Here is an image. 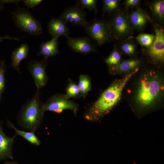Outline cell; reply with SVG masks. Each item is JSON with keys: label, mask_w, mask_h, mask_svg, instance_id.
I'll list each match as a JSON object with an SVG mask.
<instances>
[{"label": "cell", "mask_w": 164, "mask_h": 164, "mask_svg": "<svg viewBox=\"0 0 164 164\" xmlns=\"http://www.w3.org/2000/svg\"><path fill=\"white\" fill-rule=\"evenodd\" d=\"M86 13L83 9L77 5L70 7L61 14L59 18L66 22L73 25L84 26L88 24L86 20Z\"/></svg>", "instance_id": "30bf717a"}, {"label": "cell", "mask_w": 164, "mask_h": 164, "mask_svg": "<svg viewBox=\"0 0 164 164\" xmlns=\"http://www.w3.org/2000/svg\"><path fill=\"white\" fill-rule=\"evenodd\" d=\"M29 47L26 43L21 44L12 52L11 65L19 73H21L19 66L21 61L26 59L29 53Z\"/></svg>", "instance_id": "9a60e30c"}, {"label": "cell", "mask_w": 164, "mask_h": 164, "mask_svg": "<svg viewBox=\"0 0 164 164\" xmlns=\"http://www.w3.org/2000/svg\"><path fill=\"white\" fill-rule=\"evenodd\" d=\"M153 16L160 23L164 20V1L157 0L149 3Z\"/></svg>", "instance_id": "d6986e66"}, {"label": "cell", "mask_w": 164, "mask_h": 164, "mask_svg": "<svg viewBox=\"0 0 164 164\" xmlns=\"http://www.w3.org/2000/svg\"><path fill=\"white\" fill-rule=\"evenodd\" d=\"M138 69L128 73L122 78L113 82L90 108L86 118L90 121H97L109 113L119 101L125 85Z\"/></svg>", "instance_id": "7a4b0ae2"}, {"label": "cell", "mask_w": 164, "mask_h": 164, "mask_svg": "<svg viewBox=\"0 0 164 164\" xmlns=\"http://www.w3.org/2000/svg\"><path fill=\"white\" fill-rule=\"evenodd\" d=\"M4 39H14L19 41V38L17 37H11L8 35H6L4 37L0 36V42H1Z\"/></svg>", "instance_id": "f546056e"}, {"label": "cell", "mask_w": 164, "mask_h": 164, "mask_svg": "<svg viewBox=\"0 0 164 164\" xmlns=\"http://www.w3.org/2000/svg\"><path fill=\"white\" fill-rule=\"evenodd\" d=\"M110 24L112 35L118 40L127 36L132 29L130 22V14L125 11H120L116 14Z\"/></svg>", "instance_id": "52a82bcc"}, {"label": "cell", "mask_w": 164, "mask_h": 164, "mask_svg": "<svg viewBox=\"0 0 164 164\" xmlns=\"http://www.w3.org/2000/svg\"><path fill=\"white\" fill-rule=\"evenodd\" d=\"M2 121H0V162L7 159H12V149L16 134L12 137L7 136L4 132Z\"/></svg>", "instance_id": "7c38bea8"}, {"label": "cell", "mask_w": 164, "mask_h": 164, "mask_svg": "<svg viewBox=\"0 0 164 164\" xmlns=\"http://www.w3.org/2000/svg\"><path fill=\"white\" fill-rule=\"evenodd\" d=\"M120 1L119 0H103L104 12L111 13L117 10L119 7Z\"/></svg>", "instance_id": "603a6c76"}, {"label": "cell", "mask_w": 164, "mask_h": 164, "mask_svg": "<svg viewBox=\"0 0 164 164\" xmlns=\"http://www.w3.org/2000/svg\"><path fill=\"white\" fill-rule=\"evenodd\" d=\"M140 2L139 0H126L124 4L126 8H136L138 7Z\"/></svg>", "instance_id": "f1b7e54d"}, {"label": "cell", "mask_w": 164, "mask_h": 164, "mask_svg": "<svg viewBox=\"0 0 164 164\" xmlns=\"http://www.w3.org/2000/svg\"><path fill=\"white\" fill-rule=\"evenodd\" d=\"M136 45L131 40H127L123 42L120 46V49L124 54L128 56L134 55L136 51Z\"/></svg>", "instance_id": "ffe728a7"}, {"label": "cell", "mask_w": 164, "mask_h": 164, "mask_svg": "<svg viewBox=\"0 0 164 164\" xmlns=\"http://www.w3.org/2000/svg\"><path fill=\"white\" fill-rule=\"evenodd\" d=\"M43 109L44 112L48 111L58 113L65 110H70L76 114L78 106L73 101L64 98L63 96L56 95L51 97L43 104Z\"/></svg>", "instance_id": "ba28073f"}, {"label": "cell", "mask_w": 164, "mask_h": 164, "mask_svg": "<svg viewBox=\"0 0 164 164\" xmlns=\"http://www.w3.org/2000/svg\"><path fill=\"white\" fill-rule=\"evenodd\" d=\"M40 90L22 106L18 116L19 124L25 129L35 132L42 123L44 111L40 99Z\"/></svg>", "instance_id": "3957f363"}, {"label": "cell", "mask_w": 164, "mask_h": 164, "mask_svg": "<svg viewBox=\"0 0 164 164\" xmlns=\"http://www.w3.org/2000/svg\"><path fill=\"white\" fill-rule=\"evenodd\" d=\"M121 56L119 51L115 47L110 55L105 60L109 67L118 65L121 61Z\"/></svg>", "instance_id": "7402d4cb"}, {"label": "cell", "mask_w": 164, "mask_h": 164, "mask_svg": "<svg viewBox=\"0 0 164 164\" xmlns=\"http://www.w3.org/2000/svg\"><path fill=\"white\" fill-rule=\"evenodd\" d=\"M15 11L12 12V19L16 26L22 31L33 36H38L42 32L40 22L27 9L20 7L17 4Z\"/></svg>", "instance_id": "277c9868"}, {"label": "cell", "mask_w": 164, "mask_h": 164, "mask_svg": "<svg viewBox=\"0 0 164 164\" xmlns=\"http://www.w3.org/2000/svg\"><path fill=\"white\" fill-rule=\"evenodd\" d=\"M155 37L154 34L142 33L139 34L135 38L141 46L148 48L152 45Z\"/></svg>", "instance_id": "44dd1931"}, {"label": "cell", "mask_w": 164, "mask_h": 164, "mask_svg": "<svg viewBox=\"0 0 164 164\" xmlns=\"http://www.w3.org/2000/svg\"><path fill=\"white\" fill-rule=\"evenodd\" d=\"M155 37L152 45L144 49L151 62L155 65H161L164 62V30L158 25H153Z\"/></svg>", "instance_id": "5b68a950"}, {"label": "cell", "mask_w": 164, "mask_h": 164, "mask_svg": "<svg viewBox=\"0 0 164 164\" xmlns=\"http://www.w3.org/2000/svg\"><path fill=\"white\" fill-rule=\"evenodd\" d=\"M85 28L89 36L99 45L107 42L112 36L110 23L104 21L94 20Z\"/></svg>", "instance_id": "8992f818"}, {"label": "cell", "mask_w": 164, "mask_h": 164, "mask_svg": "<svg viewBox=\"0 0 164 164\" xmlns=\"http://www.w3.org/2000/svg\"><path fill=\"white\" fill-rule=\"evenodd\" d=\"M3 164H19L16 162H6Z\"/></svg>", "instance_id": "1f68e13d"}, {"label": "cell", "mask_w": 164, "mask_h": 164, "mask_svg": "<svg viewBox=\"0 0 164 164\" xmlns=\"http://www.w3.org/2000/svg\"><path fill=\"white\" fill-rule=\"evenodd\" d=\"M130 19L132 28L140 31L144 29L149 22H151L147 12L140 7L132 11L130 14Z\"/></svg>", "instance_id": "4fadbf2b"}, {"label": "cell", "mask_w": 164, "mask_h": 164, "mask_svg": "<svg viewBox=\"0 0 164 164\" xmlns=\"http://www.w3.org/2000/svg\"><path fill=\"white\" fill-rule=\"evenodd\" d=\"M7 125L9 128L13 129L17 135H18L22 137L31 144L36 146L40 145V141L34 132L30 131L26 132L18 129L13 124L8 120L7 121Z\"/></svg>", "instance_id": "ac0fdd59"}, {"label": "cell", "mask_w": 164, "mask_h": 164, "mask_svg": "<svg viewBox=\"0 0 164 164\" xmlns=\"http://www.w3.org/2000/svg\"><path fill=\"white\" fill-rule=\"evenodd\" d=\"M68 46L74 51L81 54H87L95 52L96 47L87 37L67 38Z\"/></svg>", "instance_id": "8fae6325"}, {"label": "cell", "mask_w": 164, "mask_h": 164, "mask_svg": "<svg viewBox=\"0 0 164 164\" xmlns=\"http://www.w3.org/2000/svg\"><path fill=\"white\" fill-rule=\"evenodd\" d=\"M66 23L59 18L51 19L48 24V31L53 38H58L61 36L69 37L70 30Z\"/></svg>", "instance_id": "5bb4252c"}, {"label": "cell", "mask_w": 164, "mask_h": 164, "mask_svg": "<svg viewBox=\"0 0 164 164\" xmlns=\"http://www.w3.org/2000/svg\"><path fill=\"white\" fill-rule=\"evenodd\" d=\"M140 63L137 59L127 60L121 61L116 66L109 67V69L114 74L128 73L138 68Z\"/></svg>", "instance_id": "e0dca14e"}, {"label": "cell", "mask_w": 164, "mask_h": 164, "mask_svg": "<svg viewBox=\"0 0 164 164\" xmlns=\"http://www.w3.org/2000/svg\"><path fill=\"white\" fill-rule=\"evenodd\" d=\"M22 1L26 6L29 8H33L38 5L42 2V0H23Z\"/></svg>", "instance_id": "83f0119b"}, {"label": "cell", "mask_w": 164, "mask_h": 164, "mask_svg": "<svg viewBox=\"0 0 164 164\" xmlns=\"http://www.w3.org/2000/svg\"><path fill=\"white\" fill-rule=\"evenodd\" d=\"M164 83L158 71L149 70L144 73L137 84L134 93V104L136 111L143 114L155 109L163 99Z\"/></svg>", "instance_id": "6da1fadb"}, {"label": "cell", "mask_w": 164, "mask_h": 164, "mask_svg": "<svg viewBox=\"0 0 164 164\" xmlns=\"http://www.w3.org/2000/svg\"><path fill=\"white\" fill-rule=\"evenodd\" d=\"M78 86L80 93L84 95L87 94L91 88V82L88 77L85 75H80Z\"/></svg>", "instance_id": "cb8c5ba5"}, {"label": "cell", "mask_w": 164, "mask_h": 164, "mask_svg": "<svg viewBox=\"0 0 164 164\" xmlns=\"http://www.w3.org/2000/svg\"><path fill=\"white\" fill-rule=\"evenodd\" d=\"M46 59L40 61L30 60L27 65V68L33 78L37 89L40 90L44 86L47 81L46 72Z\"/></svg>", "instance_id": "9c48e42d"}, {"label": "cell", "mask_w": 164, "mask_h": 164, "mask_svg": "<svg viewBox=\"0 0 164 164\" xmlns=\"http://www.w3.org/2000/svg\"><path fill=\"white\" fill-rule=\"evenodd\" d=\"M4 3H5V0H0V11L4 9Z\"/></svg>", "instance_id": "4dcf8cb0"}, {"label": "cell", "mask_w": 164, "mask_h": 164, "mask_svg": "<svg viewBox=\"0 0 164 164\" xmlns=\"http://www.w3.org/2000/svg\"><path fill=\"white\" fill-rule=\"evenodd\" d=\"M96 0H79L77 1V5L82 9L86 8L89 11L94 10L95 14L97 10L96 8Z\"/></svg>", "instance_id": "484cf974"}, {"label": "cell", "mask_w": 164, "mask_h": 164, "mask_svg": "<svg viewBox=\"0 0 164 164\" xmlns=\"http://www.w3.org/2000/svg\"><path fill=\"white\" fill-rule=\"evenodd\" d=\"M7 69L5 60H0V101L2 99V93L5 88L6 81L5 75Z\"/></svg>", "instance_id": "d4e9b609"}, {"label": "cell", "mask_w": 164, "mask_h": 164, "mask_svg": "<svg viewBox=\"0 0 164 164\" xmlns=\"http://www.w3.org/2000/svg\"><path fill=\"white\" fill-rule=\"evenodd\" d=\"M58 38H53L46 42L41 43L37 56H42L44 59L56 55L58 53Z\"/></svg>", "instance_id": "2e32d148"}, {"label": "cell", "mask_w": 164, "mask_h": 164, "mask_svg": "<svg viewBox=\"0 0 164 164\" xmlns=\"http://www.w3.org/2000/svg\"><path fill=\"white\" fill-rule=\"evenodd\" d=\"M80 93L78 85L73 83L70 84L67 90V95L68 97H74L78 95Z\"/></svg>", "instance_id": "4316f807"}]
</instances>
